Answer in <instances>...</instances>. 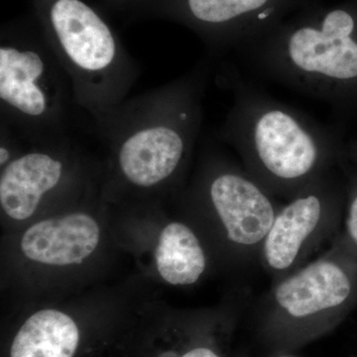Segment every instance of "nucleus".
Listing matches in <instances>:
<instances>
[{
    "label": "nucleus",
    "mask_w": 357,
    "mask_h": 357,
    "mask_svg": "<svg viewBox=\"0 0 357 357\" xmlns=\"http://www.w3.org/2000/svg\"><path fill=\"white\" fill-rule=\"evenodd\" d=\"M237 54L269 81L342 105L357 83L356 15L332 9L318 20L264 33Z\"/></svg>",
    "instance_id": "obj_3"
},
{
    "label": "nucleus",
    "mask_w": 357,
    "mask_h": 357,
    "mask_svg": "<svg viewBox=\"0 0 357 357\" xmlns=\"http://www.w3.org/2000/svg\"><path fill=\"white\" fill-rule=\"evenodd\" d=\"M204 184L229 243L243 250L261 249L279 210L273 194L245 169L218 158L210 165Z\"/></svg>",
    "instance_id": "obj_6"
},
{
    "label": "nucleus",
    "mask_w": 357,
    "mask_h": 357,
    "mask_svg": "<svg viewBox=\"0 0 357 357\" xmlns=\"http://www.w3.org/2000/svg\"><path fill=\"white\" fill-rule=\"evenodd\" d=\"M347 234L357 245V194L349 206L347 220Z\"/></svg>",
    "instance_id": "obj_14"
},
{
    "label": "nucleus",
    "mask_w": 357,
    "mask_h": 357,
    "mask_svg": "<svg viewBox=\"0 0 357 357\" xmlns=\"http://www.w3.org/2000/svg\"><path fill=\"white\" fill-rule=\"evenodd\" d=\"M181 357H220V356L210 347H199L185 352Z\"/></svg>",
    "instance_id": "obj_15"
},
{
    "label": "nucleus",
    "mask_w": 357,
    "mask_h": 357,
    "mask_svg": "<svg viewBox=\"0 0 357 357\" xmlns=\"http://www.w3.org/2000/svg\"><path fill=\"white\" fill-rule=\"evenodd\" d=\"M100 230L95 218L84 211L46 218L26 230L21 239L23 255L52 266L81 264L95 252Z\"/></svg>",
    "instance_id": "obj_11"
},
{
    "label": "nucleus",
    "mask_w": 357,
    "mask_h": 357,
    "mask_svg": "<svg viewBox=\"0 0 357 357\" xmlns=\"http://www.w3.org/2000/svg\"><path fill=\"white\" fill-rule=\"evenodd\" d=\"M81 342L76 321L58 310H41L26 319L9 357H75Z\"/></svg>",
    "instance_id": "obj_12"
},
{
    "label": "nucleus",
    "mask_w": 357,
    "mask_h": 357,
    "mask_svg": "<svg viewBox=\"0 0 357 357\" xmlns=\"http://www.w3.org/2000/svg\"><path fill=\"white\" fill-rule=\"evenodd\" d=\"M70 135L30 146L2 168L0 206L9 218L25 220L34 215L46 197L61 189L70 177V155L74 144Z\"/></svg>",
    "instance_id": "obj_8"
},
{
    "label": "nucleus",
    "mask_w": 357,
    "mask_h": 357,
    "mask_svg": "<svg viewBox=\"0 0 357 357\" xmlns=\"http://www.w3.org/2000/svg\"><path fill=\"white\" fill-rule=\"evenodd\" d=\"M283 357H287V356H283Z\"/></svg>",
    "instance_id": "obj_16"
},
{
    "label": "nucleus",
    "mask_w": 357,
    "mask_h": 357,
    "mask_svg": "<svg viewBox=\"0 0 357 357\" xmlns=\"http://www.w3.org/2000/svg\"><path fill=\"white\" fill-rule=\"evenodd\" d=\"M220 77L232 105L217 135L241 155L244 169L271 194L292 198L328 172L337 157V134L325 124L284 105L227 64Z\"/></svg>",
    "instance_id": "obj_2"
},
{
    "label": "nucleus",
    "mask_w": 357,
    "mask_h": 357,
    "mask_svg": "<svg viewBox=\"0 0 357 357\" xmlns=\"http://www.w3.org/2000/svg\"><path fill=\"white\" fill-rule=\"evenodd\" d=\"M77 107L70 77L43 37L2 33L0 123L24 143L70 135Z\"/></svg>",
    "instance_id": "obj_5"
},
{
    "label": "nucleus",
    "mask_w": 357,
    "mask_h": 357,
    "mask_svg": "<svg viewBox=\"0 0 357 357\" xmlns=\"http://www.w3.org/2000/svg\"><path fill=\"white\" fill-rule=\"evenodd\" d=\"M328 172L319 176L279 208L260 252L268 270L288 273L325 234L335 206Z\"/></svg>",
    "instance_id": "obj_7"
},
{
    "label": "nucleus",
    "mask_w": 357,
    "mask_h": 357,
    "mask_svg": "<svg viewBox=\"0 0 357 357\" xmlns=\"http://www.w3.org/2000/svg\"><path fill=\"white\" fill-rule=\"evenodd\" d=\"M280 0H182V14L204 33L208 53L218 63L227 52L238 51L257 38L255 26L268 23ZM177 7V8H178Z\"/></svg>",
    "instance_id": "obj_10"
},
{
    "label": "nucleus",
    "mask_w": 357,
    "mask_h": 357,
    "mask_svg": "<svg viewBox=\"0 0 357 357\" xmlns=\"http://www.w3.org/2000/svg\"><path fill=\"white\" fill-rule=\"evenodd\" d=\"M213 68L206 55L177 79L89 119L126 184L155 189L180 172L201 134Z\"/></svg>",
    "instance_id": "obj_1"
},
{
    "label": "nucleus",
    "mask_w": 357,
    "mask_h": 357,
    "mask_svg": "<svg viewBox=\"0 0 357 357\" xmlns=\"http://www.w3.org/2000/svg\"><path fill=\"white\" fill-rule=\"evenodd\" d=\"M354 292L349 272L331 257L319 258L277 282L265 304L285 318H321L345 306Z\"/></svg>",
    "instance_id": "obj_9"
},
{
    "label": "nucleus",
    "mask_w": 357,
    "mask_h": 357,
    "mask_svg": "<svg viewBox=\"0 0 357 357\" xmlns=\"http://www.w3.org/2000/svg\"><path fill=\"white\" fill-rule=\"evenodd\" d=\"M44 38L89 119L128 98L139 66L109 25L83 0H40Z\"/></svg>",
    "instance_id": "obj_4"
},
{
    "label": "nucleus",
    "mask_w": 357,
    "mask_h": 357,
    "mask_svg": "<svg viewBox=\"0 0 357 357\" xmlns=\"http://www.w3.org/2000/svg\"><path fill=\"white\" fill-rule=\"evenodd\" d=\"M155 260L160 276L174 286L196 283L206 267V253L198 236L182 222L169 223L162 230Z\"/></svg>",
    "instance_id": "obj_13"
}]
</instances>
